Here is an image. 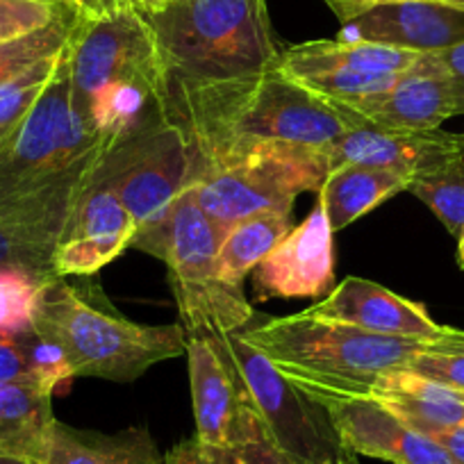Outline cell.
<instances>
[{
    "mask_svg": "<svg viewBox=\"0 0 464 464\" xmlns=\"http://www.w3.org/2000/svg\"><path fill=\"white\" fill-rule=\"evenodd\" d=\"M167 119L185 132L198 173L205 164L253 146L325 149L343 132L333 105L280 66L212 82H171Z\"/></svg>",
    "mask_w": 464,
    "mask_h": 464,
    "instance_id": "6da1fadb",
    "label": "cell"
},
{
    "mask_svg": "<svg viewBox=\"0 0 464 464\" xmlns=\"http://www.w3.org/2000/svg\"><path fill=\"white\" fill-rule=\"evenodd\" d=\"M71 101L93 135L116 140L167 119V66L141 12L80 16L66 46Z\"/></svg>",
    "mask_w": 464,
    "mask_h": 464,
    "instance_id": "7a4b0ae2",
    "label": "cell"
},
{
    "mask_svg": "<svg viewBox=\"0 0 464 464\" xmlns=\"http://www.w3.org/2000/svg\"><path fill=\"white\" fill-rule=\"evenodd\" d=\"M33 330L55 348L73 378L132 382L155 364L187 353L182 324H137L96 285H71L60 276L39 289Z\"/></svg>",
    "mask_w": 464,
    "mask_h": 464,
    "instance_id": "3957f363",
    "label": "cell"
},
{
    "mask_svg": "<svg viewBox=\"0 0 464 464\" xmlns=\"http://www.w3.org/2000/svg\"><path fill=\"white\" fill-rule=\"evenodd\" d=\"M274 367L314 399L369 396L378 378L405 369L430 339L390 337L303 312L274 316L242 330Z\"/></svg>",
    "mask_w": 464,
    "mask_h": 464,
    "instance_id": "277c9868",
    "label": "cell"
},
{
    "mask_svg": "<svg viewBox=\"0 0 464 464\" xmlns=\"http://www.w3.org/2000/svg\"><path fill=\"white\" fill-rule=\"evenodd\" d=\"M160 44L167 82H212L274 69L283 48L266 0H169L144 14Z\"/></svg>",
    "mask_w": 464,
    "mask_h": 464,
    "instance_id": "5b68a950",
    "label": "cell"
},
{
    "mask_svg": "<svg viewBox=\"0 0 464 464\" xmlns=\"http://www.w3.org/2000/svg\"><path fill=\"white\" fill-rule=\"evenodd\" d=\"M223 232L196 203L191 189L182 191L167 209L137 227L130 248L167 265L185 330L237 333L256 321L244 289L227 287L214 269Z\"/></svg>",
    "mask_w": 464,
    "mask_h": 464,
    "instance_id": "8992f818",
    "label": "cell"
},
{
    "mask_svg": "<svg viewBox=\"0 0 464 464\" xmlns=\"http://www.w3.org/2000/svg\"><path fill=\"white\" fill-rule=\"evenodd\" d=\"M110 146L111 141L93 135L75 111L64 48L37 102L0 135V203L28 198L96 167Z\"/></svg>",
    "mask_w": 464,
    "mask_h": 464,
    "instance_id": "52a82bcc",
    "label": "cell"
},
{
    "mask_svg": "<svg viewBox=\"0 0 464 464\" xmlns=\"http://www.w3.org/2000/svg\"><path fill=\"white\" fill-rule=\"evenodd\" d=\"M328 173L324 149L262 144L205 164L191 194L226 235L227 227L253 214H292L296 196L303 191L319 194Z\"/></svg>",
    "mask_w": 464,
    "mask_h": 464,
    "instance_id": "ba28073f",
    "label": "cell"
},
{
    "mask_svg": "<svg viewBox=\"0 0 464 464\" xmlns=\"http://www.w3.org/2000/svg\"><path fill=\"white\" fill-rule=\"evenodd\" d=\"M208 330L221 346L246 403L260 419L269 440L294 464H346L355 458L339 440L325 405L289 382L262 351L244 339L242 330Z\"/></svg>",
    "mask_w": 464,
    "mask_h": 464,
    "instance_id": "9c48e42d",
    "label": "cell"
},
{
    "mask_svg": "<svg viewBox=\"0 0 464 464\" xmlns=\"http://www.w3.org/2000/svg\"><path fill=\"white\" fill-rule=\"evenodd\" d=\"M92 178L119 196L140 227L196 185L198 164L185 132L162 119L116 140Z\"/></svg>",
    "mask_w": 464,
    "mask_h": 464,
    "instance_id": "30bf717a",
    "label": "cell"
},
{
    "mask_svg": "<svg viewBox=\"0 0 464 464\" xmlns=\"http://www.w3.org/2000/svg\"><path fill=\"white\" fill-rule=\"evenodd\" d=\"M343 121V132L325 146L330 171L343 164L390 169L410 180L455 158H464V132L385 130L342 102L328 101Z\"/></svg>",
    "mask_w": 464,
    "mask_h": 464,
    "instance_id": "8fae6325",
    "label": "cell"
},
{
    "mask_svg": "<svg viewBox=\"0 0 464 464\" xmlns=\"http://www.w3.org/2000/svg\"><path fill=\"white\" fill-rule=\"evenodd\" d=\"M92 169L75 173L28 198L0 203V269H16L39 283L57 278V242Z\"/></svg>",
    "mask_w": 464,
    "mask_h": 464,
    "instance_id": "7c38bea8",
    "label": "cell"
},
{
    "mask_svg": "<svg viewBox=\"0 0 464 464\" xmlns=\"http://www.w3.org/2000/svg\"><path fill=\"white\" fill-rule=\"evenodd\" d=\"M137 221L119 196L92 176L84 182L53 256L60 278L92 276L130 248Z\"/></svg>",
    "mask_w": 464,
    "mask_h": 464,
    "instance_id": "4fadbf2b",
    "label": "cell"
},
{
    "mask_svg": "<svg viewBox=\"0 0 464 464\" xmlns=\"http://www.w3.org/2000/svg\"><path fill=\"white\" fill-rule=\"evenodd\" d=\"M328 217L316 200L301 226L276 244L253 269L256 301L324 298L334 289V246Z\"/></svg>",
    "mask_w": 464,
    "mask_h": 464,
    "instance_id": "5bb4252c",
    "label": "cell"
},
{
    "mask_svg": "<svg viewBox=\"0 0 464 464\" xmlns=\"http://www.w3.org/2000/svg\"><path fill=\"white\" fill-rule=\"evenodd\" d=\"M348 453L392 464H455L432 437L387 410L373 396H321Z\"/></svg>",
    "mask_w": 464,
    "mask_h": 464,
    "instance_id": "9a60e30c",
    "label": "cell"
},
{
    "mask_svg": "<svg viewBox=\"0 0 464 464\" xmlns=\"http://www.w3.org/2000/svg\"><path fill=\"white\" fill-rule=\"evenodd\" d=\"M196 440L237 449L246 412L242 385L230 360L208 330H185Z\"/></svg>",
    "mask_w": 464,
    "mask_h": 464,
    "instance_id": "2e32d148",
    "label": "cell"
},
{
    "mask_svg": "<svg viewBox=\"0 0 464 464\" xmlns=\"http://www.w3.org/2000/svg\"><path fill=\"white\" fill-rule=\"evenodd\" d=\"M342 105L385 130H437L446 119L458 116L453 84L437 53H423L385 92Z\"/></svg>",
    "mask_w": 464,
    "mask_h": 464,
    "instance_id": "e0dca14e",
    "label": "cell"
},
{
    "mask_svg": "<svg viewBox=\"0 0 464 464\" xmlns=\"http://www.w3.org/2000/svg\"><path fill=\"white\" fill-rule=\"evenodd\" d=\"M337 39L412 53H441L464 42V10L440 0L387 3L342 24Z\"/></svg>",
    "mask_w": 464,
    "mask_h": 464,
    "instance_id": "ac0fdd59",
    "label": "cell"
},
{
    "mask_svg": "<svg viewBox=\"0 0 464 464\" xmlns=\"http://www.w3.org/2000/svg\"><path fill=\"white\" fill-rule=\"evenodd\" d=\"M303 314L390 337L437 339L449 333V325L437 324L421 303L364 278H343L328 296L303 310Z\"/></svg>",
    "mask_w": 464,
    "mask_h": 464,
    "instance_id": "d6986e66",
    "label": "cell"
},
{
    "mask_svg": "<svg viewBox=\"0 0 464 464\" xmlns=\"http://www.w3.org/2000/svg\"><path fill=\"white\" fill-rule=\"evenodd\" d=\"M62 385L46 376L0 382V455L44 464L57 421L53 396Z\"/></svg>",
    "mask_w": 464,
    "mask_h": 464,
    "instance_id": "ffe728a7",
    "label": "cell"
},
{
    "mask_svg": "<svg viewBox=\"0 0 464 464\" xmlns=\"http://www.w3.org/2000/svg\"><path fill=\"white\" fill-rule=\"evenodd\" d=\"M369 396L428 437L464 423V392L428 381L408 369L387 372L378 378Z\"/></svg>",
    "mask_w": 464,
    "mask_h": 464,
    "instance_id": "44dd1931",
    "label": "cell"
},
{
    "mask_svg": "<svg viewBox=\"0 0 464 464\" xmlns=\"http://www.w3.org/2000/svg\"><path fill=\"white\" fill-rule=\"evenodd\" d=\"M423 53L401 51L369 42H342V39H319V42L296 44L283 48L278 66L294 80L314 73L346 71V73H405L412 69Z\"/></svg>",
    "mask_w": 464,
    "mask_h": 464,
    "instance_id": "7402d4cb",
    "label": "cell"
},
{
    "mask_svg": "<svg viewBox=\"0 0 464 464\" xmlns=\"http://www.w3.org/2000/svg\"><path fill=\"white\" fill-rule=\"evenodd\" d=\"M44 464H164V455L141 426L107 435L55 421Z\"/></svg>",
    "mask_w": 464,
    "mask_h": 464,
    "instance_id": "603a6c76",
    "label": "cell"
},
{
    "mask_svg": "<svg viewBox=\"0 0 464 464\" xmlns=\"http://www.w3.org/2000/svg\"><path fill=\"white\" fill-rule=\"evenodd\" d=\"M410 178L390 169L343 164L333 169L319 189V203L330 230L342 232L392 196L408 191Z\"/></svg>",
    "mask_w": 464,
    "mask_h": 464,
    "instance_id": "cb8c5ba5",
    "label": "cell"
},
{
    "mask_svg": "<svg viewBox=\"0 0 464 464\" xmlns=\"http://www.w3.org/2000/svg\"><path fill=\"white\" fill-rule=\"evenodd\" d=\"M292 230V214L262 212L227 227L217 251L214 269L227 287L242 289L244 280Z\"/></svg>",
    "mask_w": 464,
    "mask_h": 464,
    "instance_id": "d4e9b609",
    "label": "cell"
},
{
    "mask_svg": "<svg viewBox=\"0 0 464 464\" xmlns=\"http://www.w3.org/2000/svg\"><path fill=\"white\" fill-rule=\"evenodd\" d=\"M80 16L82 14L78 10L66 5L44 28L0 44V84H5L7 80L24 73L25 69L46 60V57L60 55L66 48V44L71 42V37H73Z\"/></svg>",
    "mask_w": 464,
    "mask_h": 464,
    "instance_id": "484cf974",
    "label": "cell"
},
{
    "mask_svg": "<svg viewBox=\"0 0 464 464\" xmlns=\"http://www.w3.org/2000/svg\"><path fill=\"white\" fill-rule=\"evenodd\" d=\"M410 194L432 209L455 239L464 232V158H455L432 171L412 178Z\"/></svg>",
    "mask_w": 464,
    "mask_h": 464,
    "instance_id": "4316f807",
    "label": "cell"
},
{
    "mask_svg": "<svg viewBox=\"0 0 464 464\" xmlns=\"http://www.w3.org/2000/svg\"><path fill=\"white\" fill-rule=\"evenodd\" d=\"M24 376H46L62 382L73 378L60 353L34 330L21 334L0 333V382Z\"/></svg>",
    "mask_w": 464,
    "mask_h": 464,
    "instance_id": "83f0119b",
    "label": "cell"
},
{
    "mask_svg": "<svg viewBox=\"0 0 464 464\" xmlns=\"http://www.w3.org/2000/svg\"><path fill=\"white\" fill-rule=\"evenodd\" d=\"M408 372L464 392V330L449 328L410 360Z\"/></svg>",
    "mask_w": 464,
    "mask_h": 464,
    "instance_id": "f1b7e54d",
    "label": "cell"
},
{
    "mask_svg": "<svg viewBox=\"0 0 464 464\" xmlns=\"http://www.w3.org/2000/svg\"><path fill=\"white\" fill-rule=\"evenodd\" d=\"M60 55L46 57L25 69L24 73L7 80L5 84H0V135H5L14 123H19L28 114L30 107L37 102V98L42 96L55 73Z\"/></svg>",
    "mask_w": 464,
    "mask_h": 464,
    "instance_id": "f546056e",
    "label": "cell"
},
{
    "mask_svg": "<svg viewBox=\"0 0 464 464\" xmlns=\"http://www.w3.org/2000/svg\"><path fill=\"white\" fill-rule=\"evenodd\" d=\"M44 285L24 271L0 269V333L21 334L33 330L34 301Z\"/></svg>",
    "mask_w": 464,
    "mask_h": 464,
    "instance_id": "4dcf8cb0",
    "label": "cell"
},
{
    "mask_svg": "<svg viewBox=\"0 0 464 464\" xmlns=\"http://www.w3.org/2000/svg\"><path fill=\"white\" fill-rule=\"evenodd\" d=\"M64 7L39 0H0V44L44 28Z\"/></svg>",
    "mask_w": 464,
    "mask_h": 464,
    "instance_id": "1f68e13d",
    "label": "cell"
},
{
    "mask_svg": "<svg viewBox=\"0 0 464 464\" xmlns=\"http://www.w3.org/2000/svg\"><path fill=\"white\" fill-rule=\"evenodd\" d=\"M239 453H242L244 464H294L274 441L269 440L266 430L262 428L260 419L246 403V412H244L242 421V437L237 444Z\"/></svg>",
    "mask_w": 464,
    "mask_h": 464,
    "instance_id": "d6a6232c",
    "label": "cell"
},
{
    "mask_svg": "<svg viewBox=\"0 0 464 464\" xmlns=\"http://www.w3.org/2000/svg\"><path fill=\"white\" fill-rule=\"evenodd\" d=\"M164 464H244L239 449L209 446L196 437L180 441L164 455Z\"/></svg>",
    "mask_w": 464,
    "mask_h": 464,
    "instance_id": "836d02e7",
    "label": "cell"
},
{
    "mask_svg": "<svg viewBox=\"0 0 464 464\" xmlns=\"http://www.w3.org/2000/svg\"><path fill=\"white\" fill-rule=\"evenodd\" d=\"M444 64L446 73H449L450 84H453L455 105H458V114H464V42L453 48L437 53Z\"/></svg>",
    "mask_w": 464,
    "mask_h": 464,
    "instance_id": "e575fe53",
    "label": "cell"
},
{
    "mask_svg": "<svg viewBox=\"0 0 464 464\" xmlns=\"http://www.w3.org/2000/svg\"><path fill=\"white\" fill-rule=\"evenodd\" d=\"M324 3L337 16L339 24H346V21L364 14V12L373 10V7L387 5V3H401V0H324Z\"/></svg>",
    "mask_w": 464,
    "mask_h": 464,
    "instance_id": "d590c367",
    "label": "cell"
},
{
    "mask_svg": "<svg viewBox=\"0 0 464 464\" xmlns=\"http://www.w3.org/2000/svg\"><path fill=\"white\" fill-rule=\"evenodd\" d=\"M432 440L453 458L455 464H464V423L458 428H450V430L437 432V435H432Z\"/></svg>",
    "mask_w": 464,
    "mask_h": 464,
    "instance_id": "8d00e7d4",
    "label": "cell"
},
{
    "mask_svg": "<svg viewBox=\"0 0 464 464\" xmlns=\"http://www.w3.org/2000/svg\"><path fill=\"white\" fill-rule=\"evenodd\" d=\"M64 5H71L73 10H78L82 16H102V14H110L111 10L121 5L119 0H62Z\"/></svg>",
    "mask_w": 464,
    "mask_h": 464,
    "instance_id": "74e56055",
    "label": "cell"
},
{
    "mask_svg": "<svg viewBox=\"0 0 464 464\" xmlns=\"http://www.w3.org/2000/svg\"><path fill=\"white\" fill-rule=\"evenodd\" d=\"M121 5L132 7V10L141 12V14H150V12H158L167 5L169 0H119Z\"/></svg>",
    "mask_w": 464,
    "mask_h": 464,
    "instance_id": "f35d334b",
    "label": "cell"
},
{
    "mask_svg": "<svg viewBox=\"0 0 464 464\" xmlns=\"http://www.w3.org/2000/svg\"><path fill=\"white\" fill-rule=\"evenodd\" d=\"M0 464H37V462H30V459H21V458H10V455H0Z\"/></svg>",
    "mask_w": 464,
    "mask_h": 464,
    "instance_id": "ab89813d",
    "label": "cell"
},
{
    "mask_svg": "<svg viewBox=\"0 0 464 464\" xmlns=\"http://www.w3.org/2000/svg\"><path fill=\"white\" fill-rule=\"evenodd\" d=\"M458 265L459 269H464V232H462V237L458 239Z\"/></svg>",
    "mask_w": 464,
    "mask_h": 464,
    "instance_id": "60d3db41",
    "label": "cell"
},
{
    "mask_svg": "<svg viewBox=\"0 0 464 464\" xmlns=\"http://www.w3.org/2000/svg\"><path fill=\"white\" fill-rule=\"evenodd\" d=\"M440 3H446V5H453V7H459V10H464V0H440Z\"/></svg>",
    "mask_w": 464,
    "mask_h": 464,
    "instance_id": "b9f144b4",
    "label": "cell"
},
{
    "mask_svg": "<svg viewBox=\"0 0 464 464\" xmlns=\"http://www.w3.org/2000/svg\"><path fill=\"white\" fill-rule=\"evenodd\" d=\"M39 3H51V5H64L62 0H39Z\"/></svg>",
    "mask_w": 464,
    "mask_h": 464,
    "instance_id": "7bdbcfd3",
    "label": "cell"
},
{
    "mask_svg": "<svg viewBox=\"0 0 464 464\" xmlns=\"http://www.w3.org/2000/svg\"><path fill=\"white\" fill-rule=\"evenodd\" d=\"M346 464H360V462H358V458H351Z\"/></svg>",
    "mask_w": 464,
    "mask_h": 464,
    "instance_id": "ee69618b",
    "label": "cell"
}]
</instances>
